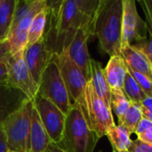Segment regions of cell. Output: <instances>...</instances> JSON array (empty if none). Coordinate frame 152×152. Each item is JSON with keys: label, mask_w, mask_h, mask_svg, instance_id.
Here are the masks:
<instances>
[{"label": "cell", "mask_w": 152, "mask_h": 152, "mask_svg": "<svg viewBox=\"0 0 152 152\" xmlns=\"http://www.w3.org/2000/svg\"><path fill=\"white\" fill-rule=\"evenodd\" d=\"M123 0H102L91 22V32L102 54L120 55Z\"/></svg>", "instance_id": "1"}, {"label": "cell", "mask_w": 152, "mask_h": 152, "mask_svg": "<svg viewBox=\"0 0 152 152\" xmlns=\"http://www.w3.org/2000/svg\"><path fill=\"white\" fill-rule=\"evenodd\" d=\"M48 28L45 31V38L49 50L57 55L65 49L77 31L83 24H91V21L87 18L76 7L73 0H64L57 17L54 20L48 19Z\"/></svg>", "instance_id": "2"}, {"label": "cell", "mask_w": 152, "mask_h": 152, "mask_svg": "<svg viewBox=\"0 0 152 152\" xmlns=\"http://www.w3.org/2000/svg\"><path fill=\"white\" fill-rule=\"evenodd\" d=\"M99 138L91 128L79 104H72L66 115L63 140L58 144L65 152H94Z\"/></svg>", "instance_id": "3"}, {"label": "cell", "mask_w": 152, "mask_h": 152, "mask_svg": "<svg viewBox=\"0 0 152 152\" xmlns=\"http://www.w3.org/2000/svg\"><path fill=\"white\" fill-rule=\"evenodd\" d=\"M32 109L33 101L29 99L16 112L3 122L9 150L15 152L30 151V132Z\"/></svg>", "instance_id": "4"}, {"label": "cell", "mask_w": 152, "mask_h": 152, "mask_svg": "<svg viewBox=\"0 0 152 152\" xmlns=\"http://www.w3.org/2000/svg\"><path fill=\"white\" fill-rule=\"evenodd\" d=\"M46 7L45 0H34L31 2L18 0L13 24L7 39L11 45L12 54L24 50L27 46L28 31L32 19Z\"/></svg>", "instance_id": "5"}, {"label": "cell", "mask_w": 152, "mask_h": 152, "mask_svg": "<svg viewBox=\"0 0 152 152\" xmlns=\"http://www.w3.org/2000/svg\"><path fill=\"white\" fill-rule=\"evenodd\" d=\"M38 94L55 104L65 115L72 108V104L54 56L41 75Z\"/></svg>", "instance_id": "6"}, {"label": "cell", "mask_w": 152, "mask_h": 152, "mask_svg": "<svg viewBox=\"0 0 152 152\" xmlns=\"http://www.w3.org/2000/svg\"><path fill=\"white\" fill-rule=\"evenodd\" d=\"M54 58L59 67L72 104H79L84 113V96L88 83L87 78L82 70L69 57L65 49L57 55H54Z\"/></svg>", "instance_id": "7"}, {"label": "cell", "mask_w": 152, "mask_h": 152, "mask_svg": "<svg viewBox=\"0 0 152 152\" xmlns=\"http://www.w3.org/2000/svg\"><path fill=\"white\" fill-rule=\"evenodd\" d=\"M84 100L85 111L83 114L91 128L97 134L98 138L101 139L115 125L111 107L97 95L90 80L86 85Z\"/></svg>", "instance_id": "8"}, {"label": "cell", "mask_w": 152, "mask_h": 152, "mask_svg": "<svg viewBox=\"0 0 152 152\" xmlns=\"http://www.w3.org/2000/svg\"><path fill=\"white\" fill-rule=\"evenodd\" d=\"M148 33L146 23L138 12L137 0H123L121 48L145 39Z\"/></svg>", "instance_id": "9"}, {"label": "cell", "mask_w": 152, "mask_h": 152, "mask_svg": "<svg viewBox=\"0 0 152 152\" xmlns=\"http://www.w3.org/2000/svg\"><path fill=\"white\" fill-rule=\"evenodd\" d=\"M32 101L51 142L58 145L63 140L66 115L55 104L38 93Z\"/></svg>", "instance_id": "10"}, {"label": "cell", "mask_w": 152, "mask_h": 152, "mask_svg": "<svg viewBox=\"0 0 152 152\" xmlns=\"http://www.w3.org/2000/svg\"><path fill=\"white\" fill-rule=\"evenodd\" d=\"M7 67V83L23 92L27 98L33 100L38 93V87L34 83L26 65L23 50L12 54L6 62Z\"/></svg>", "instance_id": "11"}, {"label": "cell", "mask_w": 152, "mask_h": 152, "mask_svg": "<svg viewBox=\"0 0 152 152\" xmlns=\"http://www.w3.org/2000/svg\"><path fill=\"white\" fill-rule=\"evenodd\" d=\"M91 37L93 35L91 24H83L77 31L70 45L65 48L69 57L82 70L88 81L90 80L91 62L92 59L90 56L88 42Z\"/></svg>", "instance_id": "12"}, {"label": "cell", "mask_w": 152, "mask_h": 152, "mask_svg": "<svg viewBox=\"0 0 152 152\" xmlns=\"http://www.w3.org/2000/svg\"><path fill=\"white\" fill-rule=\"evenodd\" d=\"M23 56L32 80L39 88L41 75L54 56L48 47L45 35L36 43L27 46L23 50Z\"/></svg>", "instance_id": "13"}, {"label": "cell", "mask_w": 152, "mask_h": 152, "mask_svg": "<svg viewBox=\"0 0 152 152\" xmlns=\"http://www.w3.org/2000/svg\"><path fill=\"white\" fill-rule=\"evenodd\" d=\"M27 100L29 99L20 90L8 83L0 84V123L16 112Z\"/></svg>", "instance_id": "14"}, {"label": "cell", "mask_w": 152, "mask_h": 152, "mask_svg": "<svg viewBox=\"0 0 152 152\" xmlns=\"http://www.w3.org/2000/svg\"><path fill=\"white\" fill-rule=\"evenodd\" d=\"M120 55L124 59L128 68L143 74L152 81V64L141 51L128 45L120 49Z\"/></svg>", "instance_id": "15"}, {"label": "cell", "mask_w": 152, "mask_h": 152, "mask_svg": "<svg viewBox=\"0 0 152 152\" xmlns=\"http://www.w3.org/2000/svg\"><path fill=\"white\" fill-rule=\"evenodd\" d=\"M51 143L52 142L49 139V136L40 121L36 108L33 106L30 132L29 152H47Z\"/></svg>", "instance_id": "16"}, {"label": "cell", "mask_w": 152, "mask_h": 152, "mask_svg": "<svg viewBox=\"0 0 152 152\" xmlns=\"http://www.w3.org/2000/svg\"><path fill=\"white\" fill-rule=\"evenodd\" d=\"M127 65L121 55H115L110 56L104 72L110 90L123 89L124 82L127 73Z\"/></svg>", "instance_id": "17"}, {"label": "cell", "mask_w": 152, "mask_h": 152, "mask_svg": "<svg viewBox=\"0 0 152 152\" xmlns=\"http://www.w3.org/2000/svg\"><path fill=\"white\" fill-rule=\"evenodd\" d=\"M90 81L97 95L110 107V87L106 79L104 68L100 62L91 59L90 70Z\"/></svg>", "instance_id": "18"}, {"label": "cell", "mask_w": 152, "mask_h": 152, "mask_svg": "<svg viewBox=\"0 0 152 152\" xmlns=\"http://www.w3.org/2000/svg\"><path fill=\"white\" fill-rule=\"evenodd\" d=\"M18 0L0 1V41L8 39Z\"/></svg>", "instance_id": "19"}, {"label": "cell", "mask_w": 152, "mask_h": 152, "mask_svg": "<svg viewBox=\"0 0 152 152\" xmlns=\"http://www.w3.org/2000/svg\"><path fill=\"white\" fill-rule=\"evenodd\" d=\"M113 148V152L128 151L132 140L131 133L122 125H114L106 134Z\"/></svg>", "instance_id": "20"}, {"label": "cell", "mask_w": 152, "mask_h": 152, "mask_svg": "<svg viewBox=\"0 0 152 152\" xmlns=\"http://www.w3.org/2000/svg\"><path fill=\"white\" fill-rule=\"evenodd\" d=\"M48 15H49V12L46 7L40 12H39L33 17L28 31L27 46L36 43L44 36L46 31V27L48 24Z\"/></svg>", "instance_id": "21"}, {"label": "cell", "mask_w": 152, "mask_h": 152, "mask_svg": "<svg viewBox=\"0 0 152 152\" xmlns=\"http://www.w3.org/2000/svg\"><path fill=\"white\" fill-rule=\"evenodd\" d=\"M142 119V112L140 104L131 102L129 108L124 114V115L118 119L119 125L124 126L131 134L135 132V130Z\"/></svg>", "instance_id": "22"}, {"label": "cell", "mask_w": 152, "mask_h": 152, "mask_svg": "<svg viewBox=\"0 0 152 152\" xmlns=\"http://www.w3.org/2000/svg\"><path fill=\"white\" fill-rule=\"evenodd\" d=\"M123 91L127 99L133 103L140 104V102L147 97L137 82L133 79L131 73L127 71L125 79L123 85Z\"/></svg>", "instance_id": "23"}, {"label": "cell", "mask_w": 152, "mask_h": 152, "mask_svg": "<svg viewBox=\"0 0 152 152\" xmlns=\"http://www.w3.org/2000/svg\"><path fill=\"white\" fill-rule=\"evenodd\" d=\"M131 101L127 99L123 90L115 89L110 91V107L118 119H120L129 108Z\"/></svg>", "instance_id": "24"}, {"label": "cell", "mask_w": 152, "mask_h": 152, "mask_svg": "<svg viewBox=\"0 0 152 152\" xmlns=\"http://www.w3.org/2000/svg\"><path fill=\"white\" fill-rule=\"evenodd\" d=\"M102 0H73L77 8L91 22Z\"/></svg>", "instance_id": "25"}, {"label": "cell", "mask_w": 152, "mask_h": 152, "mask_svg": "<svg viewBox=\"0 0 152 152\" xmlns=\"http://www.w3.org/2000/svg\"><path fill=\"white\" fill-rule=\"evenodd\" d=\"M134 133L137 135L138 140L152 145V122L142 117Z\"/></svg>", "instance_id": "26"}, {"label": "cell", "mask_w": 152, "mask_h": 152, "mask_svg": "<svg viewBox=\"0 0 152 152\" xmlns=\"http://www.w3.org/2000/svg\"><path fill=\"white\" fill-rule=\"evenodd\" d=\"M127 69H128V72L131 73V75L133 77V79L140 85V87L141 88V90L143 91L145 95L147 97H152V81L149 80L148 77H146V76H144L143 74H141L140 72L132 71L128 67H127Z\"/></svg>", "instance_id": "27"}, {"label": "cell", "mask_w": 152, "mask_h": 152, "mask_svg": "<svg viewBox=\"0 0 152 152\" xmlns=\"http://www.w3.org/2000/svg\"><path fill=\"white\" fill-rule=\"evenodd\" d=\"M148 32V37L145 39L137 42L132 46L134 47L136 49L141 51L152 64V33L149 31Z\"/></svg>", "instance_id": "28"}, {"label": "cell", "mask_w": 152, "mask_h": 152, "mask_svg": "<svg viewBox=\"0 0 152 152\" xmlns=\"http://www.w3.org/2000/svg\"><path fill=\"white\" fill-rule=\"evenodd\" d=\"M145 16L148 31L152 33V0H137Z\"/></svg>", "instance_id": "29"}, {"label": "cell", "mask_w": 152, "mask_h": 152, "mask_svg": "<svg viewBox=\"0 0 152 152\" xmlns=\"http://www.w3.org/2000/svg\"><path fill=\"white\" fill-rule=\"evenodd\" d=\"M63 3L64 0H45L46 7L49 12V15H48L49 20H54L57 17Z\"/></svg>", "instance_id": "30"}, {"label": "cell", "mask_w": 152, "mask_h": 152, "mask_svg": "<svg viewBox=\"0 0 152 152\" xmlns=\"http://www.w3.org/2000/svg\"><path fill=\"white\" fill-rule=\"evenodd\" d=\"M128 152H152V145L136 139L132 140Z\"/></svg>", "instance_id": "31"}, {"label": "cell", "mask_w": 152, "mask_h": 152, "mask_svg": "<svg viewBox=\"0 0 152 152\" xmlns=\"http://www.w3.org/2000/svg\"><path fill=\"white\" fill-rule=\"evenodd\" d=\"M142 117L152 122V97H146L140 102Z\"/></svg>", "instance_id": "32"}, {"label": "cell", "mask_w": 152, "mask_h": 152, "mask_svg": "<svg viewBox=\"0 0 152 152\" xmlns=\"http://www.w3.org/2000/svg\"><path fill=\"white\" fill-rule=\"evenodd\" d=\"M12 55V48L8 39L0 41V62H7Z\"/></svg>", "instance_id": "33"}, {"label": "cell", "mask_w": 152, "mask_h": 152, "mask_svg": "<svg viewBox=\"0 0 152 152\" xmlns=\"http://www.w3.org/2000/svg\"><path fill=\"white\" fill-rule=\"evenodd\" d=\"M8 143L7 134L3 126V123H0V152H8Z\"/></svg>", "instance_id": "34"}, {"label": "cell", "mask_w": 152, "mask_h": 152, "mask_svg": "<svg viewBox=\"0 0 152 152\" xmlns=\"http://www.w3.org/2000/svg\"><path fill=\"white\" fill-rule=\"evenodd\" d=\"M8 73L6 62H0V84L7 83Z\"/></svg>", "instance_id": "35"}, {"label": "cell", "mask_w": 152, "mask_h": 152, "mask_svg": "<svg viewBox=\"0 0 152 152\" xmlns=\"http://www.w3.org/2000/svg\"><path fill=\"white\" fill-rule=\"evenodd\" d=\"M47 152H65L61 147H59L57 144H55V143H51L50 146L48 147V151Z\"/></svg>", "instance_id": "36"}, {"label": "cell", "mask_w": 152, "mask_h": 152, "mask_svg": "<svg viewBox=\"0 0 152 152\" xmlns=\"http://www.w3.org/2000/svg\"><path fill=\"white\" fill-rule=\"evenodd\" d=\"M25 2H31V1H34V0H23Z\"/></svg>", "instance_id": "37"}, {"label": "cell", "mask_w": 152, "mask_h": 152, "mask_svg": "<svg viewBox=\"0 0 152 152\" xmlns=\"http://www.w3.org/2000/svg\"><path fill=\"white\" fill-rule=\"evenodd\" d=\"M8 152H15V151H12V150H9Z\"/></svg>", "instance_id": "38"}, {"label": "cell", "mask_w": 152, "mask_h": 152, "mask_svg": "<svg viewBox=\"0 0 152 152\" xmlns=\"http://www.w3.org/2000/svg\"><path fill=\"white\" fill-rule=\"evenodd\" d=\"M98 152H103V151H102V150H99Z\"/></svg>", "instance_id": "39"}, {"label": "cell", "mask_w": 152, "mask_h": 152, "mask_svg": "<svg viewBox=\"0 0 152 152\" xmlns=\"http://www.w3.org/2000/svg\"><path fill=\"white\" fill-rule=\"evenodd\" d=\"M125 152H128V151H125Z\"/></svg>", "instance_id": "40"}, {"label": "cell", "mask_w": 152, "mask_h": 152, "mask_svg": "<svg viewBox=\"0 0 152 152\" xmlns=\"http://www.w3.org/2000/svg\"><path fill=\"white\" fill-rule=\"evenodd\" d=\"M0 1H1V0H0Z\"/></svg>", "instance_id": "41"}]
</instances>
